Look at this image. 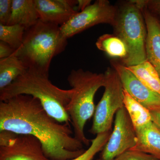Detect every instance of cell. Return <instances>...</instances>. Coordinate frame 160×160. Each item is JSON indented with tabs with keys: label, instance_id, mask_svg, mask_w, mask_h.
<instances>
[{
	"label": "cell",
	"instance_id": "cell-1",
	"mask_svg": "<svg viewBox=\"0 0 160 160\" xmlns=\"http://www.w3.org/2000/svg\"><path fill=\"white\" fill-rule=\"evenodd\" d=\"M30 135L39 140L50 160H67L85 151L69 123L52 117L38 99L20 95L0 102V131Z\"/></svg>",
	"mask_w": 160,
	"mask_h": 160
},
{
	"label": "cell",
	"instance_id": "cell-2",
	"mask_svg": "<svg viewBox=\"0 0 160 160\" xmlns=\"http://www.w3.org/2000/svg\"><path fill=\"white\" fill-rule=\"evenodd\" d=\"M73 91L53 85L49 74L28 69L9 86L0 90V101H6L20 95H27L38 99L52 117L61 123L71 122L66 106Z\"/></svg>",
	"mask_w": 160,
	"mask_h": 160
},
{
	"label": "cell",
	"instance_id": "cell-3",
	"mask_svg": "<svg viewBox=\"0 0 160 160\" xmlns=\"http://www.w3.org/2000/svg\"><path fill=\"white\" fill-rule=\"evenodd\" d=\"M67 40L60 26L39 20L26 29L22 44L13 55L19 58L28 69L49 74L52 61L65 50Z\"/></svg>",
	"mask_w": 160,
	"mask_h": 160
},
{
	"label": "cell",
	"instance_id": "cell-4",
	"mask_svg": "<svg viewBox=\"0 0 160 160\" xmlns=\"http://www.w3.org/2000/svg\"><path fill=\"white\" fill-rule=\"evenodd\" d=\"M67 81L73 93L66 106V111L73 127L74 136L83 145L89 146L91 140L85 135V125L94 115L95 96L105 85V74L82 69H72Z\"/></svg>",
	"mask_w": 160,
	"mask_h": 160
},
{
	"label": "cell",
	"instance_id": "cell-5",
	"mask_svg": "<svg viewBox=\"0 0 160 160\" xmlns=\"http://www.w3.org/2000/svg\"><path fill=\"white\" fill-rule=\"evenodd\" d=\"M112 27L114 34L122 40L127 47V56L122 61L124 66H136L147 60V28L142 9L132 1L127 2L118 8Z\"/></svg>",
	"mask_w": 160,
	"mask_h": 160
},
{
	"label": "cell",
	"instance_id": "cell-6",
	"mask_svg": "<svg viewBox=\"0 0 160 160\" xmlns=\"http://www.w3.org/2000/svg\"><path fill=\"white\" fill-rule=\"evenodd\" d=\"M104 92L95 108L90 133L93 135L111 131L113 118L118 110L124 107L122 84L117 72L108 68L104 73Z\"/></svg>",
	"mask_w": 160,
	"mask_h": 160
},
{
	"label": "cell",
	"instance_id": "cell-7",
	"mask_svg": "<svg viewBox=\"0 0 160 160\" xmlns=\"http://www.w3.org/2000/svg\"><path fill=\"white\" fill-rule=\"evenodd\" d=\"M118 11L117 7L112 5L109 1L97 0L60 26L61 31L68 39L98 24H109L113 26Z\"/></svg>",
	"mask_w": 160,
	"mask_h": 160
},
{
	"label": "cell",
	"instance_id": "cell-8",
	"mask_svg": "<svg viewBox=\"0 0 160 160\" xmlns=\"http://www.w3.org/2000/svg\"><path fill=\"white\" fill-rule=\"evenodd\" d=\"M136 131L125 107L115 114L113 131L100 154L101 160H113L136 145Z\"/></svg>",
	"mask_w": 160,
	"mask_h": 160
},
{
	"label": "cell",
	"instance_id": "cell-9",
	"mask_svg": "<svg viewBox=\"0 0 160 160\" xmlns=\"http://www.w3.org/2000/svg\"><path fill=\"white\" fill-rule=\"evenodd\" d=\"M111 64L117 72L124 90L132 97L150 112L160 110V94L144 85L122 63L113 60Z\"/></svg>",
	"mask_w": 160,
	"mask_h": 160
},
{
	"label": "cell",
	"instance_id": "cell-10",
	"mask_svg": "<svg viewBox=\"0 0 160 160\" xmlns=\"http://www.w3.org/2000/svg\"><path fill=\"white\" fill-rule=\"evenodd\" d=\"M0 160H50L39 140L30 135H18L9 145L0 146Z\"/></svg>",
	"mask_w": 160,
	"mask_h": 160
},
{
	"label": "cell",
	"instance_id": "cell-11",
	"mask_svg": "<svg viewBox=\"0 0 160 160\" xmlns=\"http://www.w3.org/2000/svg\"><path fill=\"white\" fill-rule=\"evenodd\" d=\"M39 20L60 26L78 12V0H35Z\"/></svg>",
	"mask_w": 160,
	"mask_h": 160
},
{
	"label": "cell",
	"instance_id": "cell-12",
	"mask_svg": "<svg viewBox=\"0 0 160 160\" xmlns=\"http://www.w3.org/2000/svg\"><path fill=\"white\" fill-rule=\"evenodd\" d=\"M142 10L147 28L146 58L154 66L160 77V20L146 8Z\"/></svg>",
	"mask_w": 160,
	"mask_h": 160
},
{
	"label": "cell",
	"instance_id": "cell-13",
	"mask_svg": "<svg viewBox=\"0 0 160 160\" xmlns=\"http://www.w3.org/2000/svg\"><path fill=\"white\" fill-rule=\"evenodd\" d=\"M137 141L130 150H138L151 155L160 160V130L152 123L136 130Z\"/></svg>",
	"mask_w": 160,
	"mask_h": 160
},
{
	"label": "cell",
	"instance_id": "cell-14",
	"mask_svg": "<svg viewBox=\"0 0 160 160\" xmlns=\"http://www.w3.org/2000/svg\"><path fill=\"white\" fill-rule=\"evenodd\" d=\"M39 20L35 0H12L11 17L8 25H21L26 29L34 26Z\"/></svg>",
	"mask_w": 160,
	"mask_h": 160
},
{
	"label": "cell",
	"instance_id": "cell-15",
	"mask_svg": "<svg viewBox=\"0 0 160 160\" xmlns=\"http://www.w3.org/2000/svg\"><path fill=\"white\" fill-rule=\"evenodd\" d=\"M27 70L22 61L14 55L0 59V90L9 86Z\"/></svg>",
	"mask_w": 160,
	"mask_h": 160
},
{
	"label": "cell",
	"instance_id": "cell-16",
	"mask_svg": "<svg viewBox=\"0 0 160 160\" xmlns=\"http://www.w3.org/2000/svg\"><path fill=\"white\" fill-rule=\"evenodd\" d=\"M124 106L135 130L142 128L152 122L149 109L134 99L126 91H124Z\"/></svg>",
	"mask_w": 160,
	"mask_h": 160
},
{
	"label": "cell",
	"instance_id": "cell-17",
	"mask_svg": "<svg viewBox=\"0 0 160 160\" xmlns=\"http://www.w3.org/2000/svg\"><path fill=\"white\" fill-rule=\"evenodd\" d=\"M144 85L160 94V77L154 66L146 60L136 66L126 67Z\"/></svg>",
	"mask_w": 160,
	"mask_h": 160
},
{
	"label": "cell",
	"instance_id": "cell-18",
	"mask_svg": "<svg viewBox=\"0 0 160 160\" xmlns=\"http://www.w3.org/2000/svg\"><path fill=\"white\" fill-rule=\"evenodd\" d=\"M98 49L112 58H120L121 61L127 56V49L122 39L114 34H105L98 38L96 42Z\"/></svg>",
	"mask_w": 160,
	"mask_h": 160
},
{
	"label": "cell",
	"instance_id": "cell-19",
	"mask_svg": "<svg viewBox=\"0 0 160 160\" xmlns=\"http://www.w3.org/2000/svg\"><path fill=\"white\" fill-rule=\"evenodd\" d=\"M25 31L21 25L0 24V41L7 43L16 51L22 44Z\"/></svg>",
	"mask_w": 160,
	"mask_h": 160
},
{
	"label": "cell",
	"instance_id": "cell-20",
	"mask_svg": "<svg viewBox=\"0 0 160 160\" xmlns=\"http://www.w3.org/2000/svg\"><path fill=\"white\" fill-rule=\"evenodd\" d=\"M111 131L97 135L87 150L77 157L67 160H93L97 153L102 150L111 134Z\"/></svg>",
	"mask_w": 160,
	"mask_h": 160
},
{
	"label": "cell",
	"instance_id": "cell-21",
	"mask_svg": "<svg viewBox=\"0 0 160 160\" xmlns=\"http://www.w3.org/2000/svg\"><path fill=\"white\" fill-rule=\"evenodd\" d=\"M113 160H159L151 155L138 150H127Z\"/></svg>",
	"mask_w": 160,
	"mask_h": 160
},
{
	"label": "cell",
	"instance_id": "cell-22",
	"mask_svg": "<svg viewBox=\"0 0 160 160\" xmlns=\"http://www.w3.org/2000/svg\"><path fill=\"white\" fill-rule=\"evenodd\" d=\"M12 0H0V24L8 25L12 11Z\"/></svg>",
	"mask_w": 160,
	"mask_h": 160
},
{
	"label": "cell",
	"instance_id": "cell-23",
	"mask_svg": "<svg viewBox=\"0 0 160 160\" xmlns=\"http://www.w3.org/2000/svg\"><path fill=\"white\" fill-rule=\"evenodd\" d=\"M141 9L146 8L153 14L160 16V0H132Z\"/></svg>",
	"mask_w": 160,
	"mask_h": 160
},
{
	"label": "cell",
	"instance_id": "cell-24",
	"mask_svg": "<svg viewBox=\"0 0 160 160\" xmlns=\"http://www.w3.org/2000/svg\"><path fill=\"white\" fill-rule=\"evenodd\" d=\"M18 134L8 130L0 131V146H8Z\"/></svg>",
	"mask_w": 160,
	"mask_h": 160
},
{
	"label": "cell",
	"instance_id": "cell-25",
	"mask_svg": "<svg viewBox=\"0 0 160 160\" xmlns=\"http://www.w3.org/2000/svg\"><path fill=\"white\" fill-rule=\"evenodd\" d=\"M15 50L4 42L0 41V59L5 58L12 55Z\"/></svg>",
	"mask_w": 160,
	"mask_h": 160
},
{
	"label": "cell",
	"instance_id": "cell-26",
	"mask_svg": "<svg viewBox=\"0 0 160 160\" xmlns=\"http://www.w3.org/2000/svg\"><path fill=\"white\" fill-rule=\"evenodd\" d=\"M150 112L152 123L160 130V110L152 111Z\"/></svg>",
	"mask_w": 160,
	"mask_h": 160
},
{
	"label": "cell",
	"instance_id": "cell-27",
	"mask_svg": "<svg viewBox=\"0 0 160 160\" xmlns=\"http://www.w3.org/2000/svg\"><path fill=\"white\" fill-rule=\"evenodd\" d=\"M90 0H78L77 10L78 12L82 11L91 5Z\"/></svg>",
	"mask_w": 160,
	"mask_h": 160
},
{
	"label": "cell",
	"instance_id": "cell-28",
	"mask_svg": "<svg viewBox=\"0 0 160 160\" xmlns=\"http://www.w3.org/2000/svg\"><path fill=\"white\" fill-rule=\"evenodd\" d=\"M101 160V159H97V160Z\"/></svg>",
	"mask_w": 160,
	"mask_h": 160
},
{
	"label": "cell",
	"instance_id": "cell-29",
	"mask_svg": "<svg viewBox=\"0 0 160 160\" xmlns=\"http://www.w3.org/2000/svg\"></svg>",
	"mask_w": 160,
	"mask_h": 160
}]
</instances>
